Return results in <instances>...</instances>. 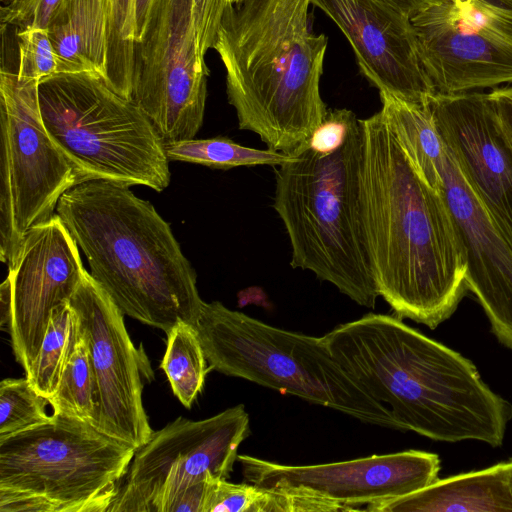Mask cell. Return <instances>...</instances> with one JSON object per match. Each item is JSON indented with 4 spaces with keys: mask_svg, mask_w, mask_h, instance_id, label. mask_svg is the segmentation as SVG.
Instances as JSON below:
<instances>
[{
    "mask_svg": "<svg viewBox=\"0 0 512 512\" xmlns=\"http://www.w3.org/2000/svg\"><path fill=\"white\" fill-rule=\"evenodd\" d=\"M361 209L379 296L435 329L465 296L466 253L442 195L418 174L379 112L361 119Z\"/></svg>",
    "mask_w": 512,
    "mask_h": 512,
    "instance_id": "1",
    "label": "cell"
},
{
    "mask_svg": "<svg viewBox=\"0 0 512 512\" xmlns=\"http://www.w3.org/2000/svg\"><path fill=\"white\" fill-rule=\"evenodd\" d=\"M323 338L342 367L389 409L401 431L442 442L502 445L512 404L460 353L399 317L375 313L338 325Z\"/></svg>",
    "mask_w": 512,
    "mask_h": 512,
    "instance_id": "2",
    "label": "cell"
},
{
    "mask_svg": "<svg viewBox=\"0 0 512 512\" xmlns=\"http://www.w3.org/2000/svg\"><path fill=\"white\" fill-rule=\"evenodd\" d=\"M311 0H243L229 6L214 49L239 129L291 154L324 122L320 80L328 45L308 27Z\"/></svg>",
    "mask_w": 512,
    "mask_h": 512,
    "instance_id": "3",
    "label": "cell"
},
{
    "mask_svg": "<svg viewBox=\"0 0 512 512\" xmlns=\"http://www.w3.org/2000/svg\"><path fill=\"white\" fill-rule=\"evenodd\" d=\"M56 213L124 315L165 333L195 324L204 304L195 270L149 201L129 186L88 180L61 196Z\"/></svg>",
    "mask_w": 512,
    "mask_h": 512,
    "instance_id": "4",
    "label": "cell"
},
{
    "mask_svg": "<svg viewBox=\"0 0 512 512\" xmlns=\"http://www.w3.org/2000/svg\"><path fill=\"white\" fill-rule=\"evenodd\" d=\"M363 143L361 119L328 110L313 136L275 167L273 207L290 242V265L373 308L379 294L361 209Z\"/></svg>",
    "mask_w": 512,
    "mask_h": 512,
    "instance_id": "5",
    "label": "cell"
},
{
    "mask_svg": "<svg viewBox=\"0 0 512 512\" xmlns=\"http://www.w3.org/2000/svg\"><path fill=\"white\" fill-rule=\"evenodd\" d=\"M209 369L325 406L366 424L401 430L331 353L323 337L280 329L204 302L193 325Z\"/></svg>",
    "mask_w": 512,
    "mask_h": 512,
    "instance_id": "6",
    "label": "cell"
},
{
    "mask_svg": "<svg viewBox=\"0 0 512 512\" xmlns=\"http://www.w3.org/2000/svg\"><path fill=\"white\" fill-rule=\"evenodd\" d=\"M136 449L53 412L0 440V512H108Z\"/></svg>",
    "mask_w": 512,
    "mask_h": 512,
    "instance_id": "7",
    "label": "cell"
},
{
    "mask_svg": "<svg viewBox=\"0 0 512 512\" xmlns=\"http://www.w3.org/2000/svg\"><path fill=\"white\" fill-rule=\"evenodd\" d=\"M44 126L81 182L107 180L160 192L169 159L157 130L129 99L91 73H57L39 83Z\"/></svg>",
    "mask_w": 512,
    "mask_h": 512,
    "instance_id": "8",
    "label": "cell"
},
{
    "mask_svg": "<svg viewBox=\"0 0 512 512\" xmlns=\"http://www.w3.org/2000/svg\"><path fill=\"white\" fill-rule=\"evenodd\" d=\"M39 82L0 72V259L8 267L25 235L54 214L80 177L46 130Z\"/></svg>",
    "mask_w": 512,
    "mask_h": 512,
    "instance_id": "9",
    "label": "cell"
},
{
    "mask_svg": "<svg viewBox=\"0 0 512 512\" xmlns=\"http://www.w3.org/2000/svg\"><path fill=\"white\" fill-rule=\"evenodd\" d=\"M243 404L203 420L179 416L137 448L108 512H168L189 487L228 479L250 434Z\"/></svg>",
    "mask_w": 512,
    "mask_h": 512,
    "instance_id": "10",
    "label": "cell"
},
{
    "mask_svg": "<svg viewBox=\"0 0 512 512\" xmlns=\"http://www.w3.org/2000/svg\"><path fill=\"white\" fill-rule=\"evenodd\" d=\"M410 21L435 93L512 84V0H424Z\"/></svg>",
    "mask_w": 512,
    "mask_h": 512,
    "instance_id": "11",
    "label": "cell"
},
{
    "mask_svg": "<svg viewBox=\"0 0 512 512\" xmlns=\"http://www.w3.org/2000/svg\"><path fill=\"white\" fill-rule=\"evenodd\" d=\"M208 75L197 46L193 0H155L135 46L130 101L165 145L193 139L200 130Z\"/></svg>",
    "mask_w": 512,
    "mask_h": 512,
    "instance_id": "12",
    "label": "cell"
},
{
    "mask_svg": "<svg viewBox=\"0 0 512 512\" xmlns=\"http://www.w3.org/2000/svg\"><path fill=\"white\" fill-rule=\"evenodd\" d=\"M237 461L249 483L307 493L345 511L419 491L435 482L441 469L437 454L412 449L315 465H285L249 455H238Z\"/></svg>",
    "mask_w": 512,
    "mask_h": 512,
    "instance_id": "13",
    "label": "cell"
},
{
    "mask_svg": "<svg viewBox=\"0 0 512 512\" xmlns=\"http://www.w3.org/2000/svg\"><path fill=\"white\" fill-rule=\"evenodd\" d=\"M89 344L97 387L93 426L130 444H145L153 430L144 409L140 356L124 324V314L86 270L69 300Z\"/></svg>",
    "mask_w": 512,
    "mask_h": 512,
    "instance_id": "14",
    "label": "cell"
},
{
    "mask_svg": "<svg viewBox=\"0 0 512 512\" xmlns=\"http://www.w3.org/2000/svg\"><path fill=\"white\" fill-rule=\"evenodd\" d=\"M85 271L79 246L57 213L25 235L7 275L11 283L8 332L25 374L39 354L52 311L70 300Z\"/></svg>",
    "mask_w": 512,
    "mask_h": 512,
    "instance_id": "15",
    "label": "cell"
},
{
    "mask_svg": "<svg viewBox=\"0 0 512 512\" xmlns=\"http://www.w3.org/2000/svg\"><path fill=\"white\" fill-rule=\"evenodd\" d=\"M426 105L442 142L512 247V153L487 93H435Z\"/></svg>",
    "mask_w": 512,
    "mask_h": 512,
    "instance_id": "16",
    "label": "cell"
},
{
    "mask_svg": "<svg viewBox=\"0 0 512 512\" xmlns=\"http://www.w3.org/2000/svg\"><path fill=\"white\" fill-rule=\"evenodd\" d=\"M436 170L437 191L466 253L467 288L482 306L498 341L512 350V247L444 143Z\"/></svg>",
    "mask_w": 512,
    "mask_h": 512,
    "instance_id": "17",
    "label": "cell"
},
{
    "mask_svg": "<svg viewBox=\"0 0 512 512\" xmlns=\"http://www.w3.org/2000/svg\"><path fill=\"white\" fill-rule=\"evenodd\" d=\"M343 32L362 74L379 90L426 104L435 94L410 16L384 0H311Z\"/></svg>",
    "mask_w": 512,
    "mask_h": 512,
    "instance_id": "18",
    "label": "cell"
},
{
    "mask_svg": "<svg viewBox=\"0 0 512 512\" xmlns=\"http://www.w3.org/2000/svg\"><path fill=\"white\" fill-rule=\"evenodd\" d=\"M512 459L437 479L414 493L366 506L371 512H512Z\"/></svg>",
    "mask_w": 512,
    "mask_h": 512,
    "instance_id": "19",
    "label": "cell"
},
{
    "mask_svg": "<svg viewBox=\"0 0 512 512\" xmlns=\"http://www.w3.org/2000/svg\"><path fill=\"white\" fill-rule=\"evenodd\" d=\"M58 73L107 76L108 0H65L48 28Z\"/></svg>",
    "mask_w": 512,
    "mask_h": 512,
    "instance_id": "20",
    "label": "cell"
},
{
    "mask_svg": "<svg viewBox=\"0 0 512 512\" xmlns=\"http://www.w3.org/2000/svg\"><path fill=\"white\" fill-rule=\"evenodd\" d=\"M82 335L79 316L69 301L52 311L39 354L25 374L40 395L49 399L55 394Z\"/></svg>",
    "mask_w": 512,
    "mask_h": 512,
    "instance_id": "21",
    "label": "cell"
},
{
    "mask_svg": "<svg viewBox=\"0 0 512 512\" xmlns=\"http://www.w3.org/2000/svg\"><path fill=\"white\" fill-rule=\"evenodd\" d=\"M166 334V350L160 368L174 395L189 409L201 392L210 369L193 325L178 323Z\"/></svg>",
    "mask_w": 512,
    "mask_h": 512,
    "instance_id": "22",
    "label": "cell"
},
{
    "mask_svg": "<svg viewBox=\"0 0 512 512\" xmlns=\"http://www.w3.org/2000/svg\"><path fill=\"white\" fill-rule=\"evenodd\" d=\"M170 161H182L216 169L262 166L276 167L291 154L240 145L226 137L189 139L165 145Z\"/></svg>",
    "mask_w": 512,
    "mask_h": 512,
    "instance_id": "23",
    "label": "cell"
},
{
    "mask_svg": "<svg viewBox=\"0 0 512 512\" xmlns=\"http://www.w3.org/2000/svg\"><path fill=\"white\" fill-rule=\"evenodd\" d=\"M49 403L53 412L76 417L93 425L97 410V387L91 351L84 334L67 362L59 386L49 398Z\"/></svg>",
    "mask_w": 512,
    "mask_h": 512,
    "instance_id": "24",
    "label": "cell"
},
{
    "mask_svg": "<svg viewBox=\"0 0 512 512\" xmlns=\"http://www.w3.org/2000/svg\"><path fill=\"white\" fill-rule=\"evenodd\" d=\"M135 0H108L107 84L130 100L135 67Z\"/></svg>",
    "mask_w": 512,
    "mask_h": 512,
    "instance_id": "25",
    "label": "cell"
},
{
    "mask_svg": "<svg viewBox=\"0 0 512 512\" xmlns=\"http://www.w3.org/2000/svg\"><path fill=\"white\" fill-rule=\"evenodd\" d=\"M49 399L40 395L27 377L6 378L0 383V440L51 419Z\"/></svg>",
    "mask_w": 512,
    "mask_h": 512,
    "instance_id": "26",
    "label": "cell"
},
{
    "mask_svg": "<svg viewBox=\"0 0 512 512\" xmlns=\"http://www.w3.org/2000/svg\"><path fill=\"white\" fill-rule=\"evenodd\" d=\"M19 78L39 83L58 73L57 57L48 30L34 27L18 29Z\"/></svg>",
    "mask_w": 512,
    "mask_h": 512,
    "instance_id": "27",
    "label": "cell"
},
{
    "mask_svg": "<svg viewBox=\"0 0 512 512\" xmlns=\"http://www.w3.org/2000/svg\"><path fill=\"white\" fill-rule=\"evenodd\" d=\"M65 0H14L2 5V25H14L18 29L27 27L48 30Z\"/></svg>",
    "mask_w": 512,
    "mask_h": 512,
    "instance_id": "28",
    "label": "cell"
},
{
    "mask_svg": "<svg viewBox=\"0 0 512 512\" xmlns=\"http://www.w3.org/2000/svg\"><path fill=\"white\" fill-rule=\"evenodd\" d=\"M193 2L197 46L200 55L204 58L206 52L214 48L223 16L233 4L231 0H193Z\"/></svg>",
    "mask_w": 512,
    "mask_h": 512,
    "instance_id": "29",
    "label": "cell"
},
{
    "mask_svg": "<svg viewBox=\"0 0 512 512\" xmlns=\"http://www.w3.org/2000/svg\"><path fill=\"white\" fill-rule=\"evenodd\" d=\"M499 130L512 153V84L502 85L487 92Z\"/></svg>",
    "mask_w": 512,
    "mask_h": 512,
    "instance_id": "30",
    "label": "cell"
},
{
    "mask_svg": "<svg viewBox=\"0 0 512 512\" xmlns=\"http://www.w3.org/2000/svg\"><path fill=\"white\" fill-rule=\"evenodd\" d=\"M206 488L207 478L185 490L171 504L168 512H203Z\"/></svg>",
    "mask_w": 512,
    "mask_h": 512,
    "instance_id": "31",
    "label": "cell"
},
{
    "mask_svg": "<svg viewBox=\"0 0 512 512\" xmlns=\"http://www.w3.org/2000/svg\"><path fill=\"white\" fill-rule=\"evenodd\" d=\"M155 0H135L136 45L143 39Z\"/></svg>",
    "mask_w": 512,
    "mask_h": 512,
    "instance_id": "32",
    "label": "cell"
},
{
    "mask_svg": "<svg viewBox=\"0 0 512 512\" xmlns=\"http://www.w3.org/2000/svg\"><path fill=\"white\" fill-rule=\"evenodd\" d=\"M0 310V325L1 327L7 325L9 328L11 322V283L8 277L0 286Z\"/></svg>",
    "mask_w": 512,
    "mask_h": 512,
    "instance_id": "33",
    "label": "cell"
},
{
    "mask_svg": "<svg viewBox=\"0 0 512 512\" xmlns=\"http://www.w3.org/2000/svg\"><path fill=\"white\" fill-rule=\"evenodd\" d=\"M411 16L424 0H384Z\"/></svg>",
    "mask_w": 512,
    "mask_h": 512,
    "instance_id": "34",
    "label": "cell"
},
{
    "mask_svg": "<svg viewBox=\"0 0 512 512\" xmlns=\"http://www.w3.org/2000/svg\"><path fill=\"white\" fill-rule=\"evenodd\" d=\"M13 1L14 0H1V3H2V5H7V4H9V3L13 2Z\"/></svg>",
    "mask_w": 512,
    "mask_h": 512,
    "instance_id": "35",
    "label": "cell"
},
{
    "mask_svg": "<svg viewBox=\"0 0 512 512\" xmlns=\"http://www.w3.org/2000/svg\"><path fill=\"white\" fill-rule=\"evenodd\" d=\"M242 1H243V0H231V3H232L233 5H236V4L241 3Z\"/></svg>",
    "mask_w": 512,
    "mask_h": 512,
    "instance_id": "36",
    "label": "cell"
},
{
    "mask_svg": "<svg viewBox=\"0 0 512 512\" xmlns=\"http://www.w3.org/2000/svg\"><path fill=\"white\" fill-rule=\"evenodd\" d=\"M510 490H511V495H512V478H511Z\"/></svg>",
    "mask_w": 512,
    "mask_h": 512,
    "instance_id": "37",
    "label": "cell"
}]
</instances>
